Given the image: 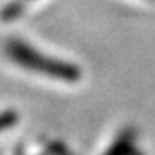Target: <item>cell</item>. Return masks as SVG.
<instances>
[{"instance_id": "cell-4", "label": "cell", "mask_w": 155, "mask_h": 155, "mask_svg": "<svg viewBox=\"0 0 155 155\" xmlns=\"http://www.w3.org/2000/svg\"><path fill=\"white\" fill-rule=\"evenodd\" d=\"M13 124H15V114H12V112L0 114V131L9 127V125H13Z\"/></svg>"}, {"instance_id": "cell-2", "label": "cell", "mask_w": 155, "mask_h": 155, "mask_svg": "<svg viewBox=\"0 0 155 155\" xmlns=\"http://www.w3.org/2000/svg\"><path fill=\"white\" fill-rule=\"evenodd\" d=\"M105 155H142V153L133 146L131 135H124V137H120L112 146H110V150Z\"/></svg>"}, {"instance_id": "cell-3", "label": "cell", "mask_w": 155, "mask_h": 155, "mask_svg": "<svg viewBox=\"0 0 155 155\" xmlns=\"http://www.w3.org/2000/svg\"><path fill=\"white\" fill-rule=\"evenodd\" d=\"M25 12V2L23 0H13V2H9L4 9H2V13H0V19H4V21H13L17 17H21Z\"/></svg>"}, {"instance_id": "cell-1", "label": "cell", "mask_w": 155, "mask_h": 155, "mask_svg": "<svg viewBox=\"0 0 155 155\" xmlns=\"http://www.w3.org/2000/svg\"><path fill=\"white\" fill-rule=\"evenodd\" d=\"M4 49H6V54L9 56V60L25 69L38 71L39 75L51 77V79H58V81L73 82V81L81 79V69L75 68L73 64L47 56V54L36 51L34 47L26 45L23 39H8Z\"/></svg>"}]
</instances>
